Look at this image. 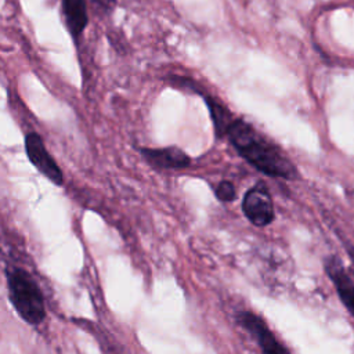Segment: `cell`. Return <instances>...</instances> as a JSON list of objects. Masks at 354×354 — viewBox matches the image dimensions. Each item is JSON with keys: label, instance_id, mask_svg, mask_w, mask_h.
<instances>
[{"label": "cell", "instance_id": "1", "mask_svg": "<svg viewBox=\"0 0 354 354\" xmlns=\"http://www.w3.org/2000/svg\"><path fill=\"white\" fill-rule=\"evenodd\" d=\"M225 136L236 152L261 173L286 180L296 177L293 163L281 149L245 120L235 119Z\"/></svg>", "mask_w": 354, "mask_h": 354}, {"label": "cell", "instance_id": "2", "mask_svg": "<svg viewBox=\"0 0 354 354\" xmlns=\"http://www.w3.org/2000/svg\"><path fill=\"white\" fill-rule=\"evenodd\" d=\"M8 299L17 314L29 325L37 326L46 318L44 296L37 282L21 267L6 270Z\"/></svg>", "mask_w": 354, "mask_h": 354}, {"label": "cell", "instance_id": "3", "mask_svg": "<svg viewBox=\"0 0 354 354\" xmlns=\"http://www.w3.org/2000/svg\"><path fill=\"white\" fill-rule=\"evenodd\" d=\"M25 153L29 162L35 166V169L43 174L47 180H50L55 185L64 184V174L54 158L46 148V144L40 134L30 131L25 136Z\"/></svg>", "mask_w": 354, "mask_h": 354}, {"label": "cell", "instance_id": "4", "mask_svg": "<svg viewBox=\"0 0 354 354\" xmlns=\"http://www.w3.org/2000/svg\"><path fill=\"white\" fill-rule=\"evenodd\" d=\"M242 210L246 218L257 227H266L274 221V203L267 187L263 183L252 187L245 194L242 201Z\"/></svg>", "mask_w": 354, "mask_h": 354}, {"label": "cell", "instance_id": "5", "mask_svg": "<svg viewBox=\"0 0 354 354\" xmlns=\"http://www.w3.org/2000/svg\"><path fill=\"white\" fill-rule=\"evenodd\" d=\"M238 321L253 336L263 354H290L259 315L243 311L238 314Z\"/></svg>", "mask_w": 354, "mask_h": 354}, {"label": "cell", "instance_id": "6", "mask_svg": "<svg viewBox=\"0 0 354 354\" xmlns=\"http://www.w3.org/2000/svg\"><path fill=\"white\" fill-rule=\"evenodd\" d=\"M142 158L160 170H183L191 165L189 156L177 147L140 148Z\"/></svg>", "mask_w": 354, "mask_h": 354}, {"label": "cell", "instance_id": "7", "mask_svg": "<svg viewBox=\"0 0 354 354\" xmlns=\"http://www.w3.org/2000/svg\"><path fill=\"white\" fill-rule=\"evenodd\" d=\"M325 270L333 282L340 300L354 317V281L348 277L342 263L336 257H330L325 261Z\"/></svg>", "mask_w": 354, "mask_h": 354}, {"label": "cell", "instance_id": "8", "mask_svg": "<svg viewBox=\"0 0 354 354\" xmlns=\"http://www.w3.org/2000/svg\"><path fill=\"white\" fill-rule=\"evenodd\" d=\"M61 8L71 36L75 39V41H79L88 24L86 0H61Z\"/></svg>", "mask_w": 354, "mask_h": 354}, {"label": "cell", "instance_id": "9", "mask_svg": "<svg viewBox=\"0 0 354 354\" xmlns=\"http://www.w3.org/2000/svg\"><path fill=\"white\" fill-rule=\"evenodd\" d=\"M205 101H206V105H207V108H209L210 118H212V122H213L216 134H217L218 137L225 136V134H227V130H228V127L231 126V123L234 122V119L231 118L230 112H228L218 101H216L214 98L206 97Z\"/></svg>", "mask_w": 354, "mask_h": 354}, {"label": "cell", "instance_id": "10", "mask_svg": "<svg viewBox=\"0 0 354 354\" xmlns=\"http://www.w3.org/2000/svg\"><path fill=\"white\" fill-rule=\"evenodd\" d=\"M214 194L217 196L218 201L221 202H231L235 199L236 196V191H235V187L231 181H220L214 189Z\"/></svg>", "mask_w": 354, "mask_h": 354}]
</instances>
